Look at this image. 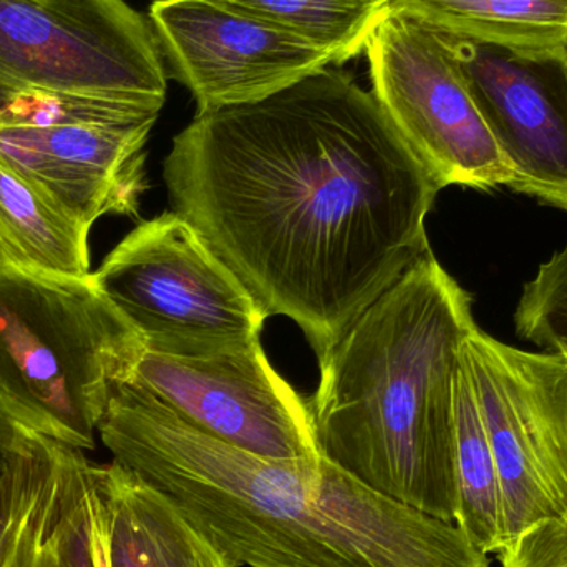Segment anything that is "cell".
<instances>
[{
    "instance_id": "cell-1",
    "label": "cell",
    "mask_w": 567,
    "mask_h": 567,
    "mask_svg": "<svg viewBox=\"0 0 567 567\" xmlns=\"http://www.w3.org/2000/svg\"><path fill=\"white\" fill-rule=\"evenodd\" d=\"M163 178L173 212L319 362L432 251L425 221L442 192L333 63L261 102L196 113Z\"/></svg>"
},
{
    "instance_id": "cell-21",
    "label": "cell",
    "mask_w": 567,
    "mask_h": 567,
    "mask_svg": "<svg viewBox=\"0 0 567 567\" xmlns=\"http://www.w3.org/2000/svg\"><path fill=\"white\" fill-rule=\"evenodd\" d=\"M555 352H565L567 355V343H565V346L559 347V349H556Z\"/></svg>"
},
{
    "instance_id": "cell-16",
    "label": "cell",
    "mask_w": 567,
    "mask_h": 567,
    "mask_svg": "<svg viewBox=\"0 0 567 567\" xmlns=\"http://www.w3.org/2000/svg\"><path fill=\"white\" fill-rule=\"evenodd\" d=\"M90 229L0 162V265L86 278Z\"/></svg>"
},
{
    "instance_id": "cell-17",
    "label": "cell",
    "mask_w": 567,
    "mask_h": 567,
    "mask_svg": "<svg viewBox=\"0 0 567 567\" xmlns=\"http://www.w3.org/2000/svg\"><path fill=\"white\" fill-rule=\"evenodd\" d=\"M455 525L478 551L496 555L506 545L502 482L465 353L455 382Z\"/></svg>"
},
{
    "instance_id": "cell-10",
    "label": "cell",
    "mask_w": 567,
    "mask_h": 567,
    "mask_svg": "<svg viewBox=\"0 0 567 567\" xmlns=\"http://www.w3.org/2000/svg\"><path fill=\"white\" fill-rule=\"evenodd\" d=\"M128 385L199 432L265 458H320L310 403L276 372L261 339L205 353L143 352Z\"/></svg>"
},
{
    "instance_id": "cell-4",
    "label": "cell",
    "mask_w": 567,
    "mask_h": 567,
    "mask_svg": "<svg viewBox=\"0 0 567 567\" xmlns=\"http://www.w3.org/2000/svg\"><path fill=\"white\" fill-rule=\"evenodd\" d=\"M146 346L86 278L0 265V416L79 450Z\"/></svg>"
},
{
    "instance_id": "cell-20",
    "label": "cell",
    "mask_w": 567,
    "mask_h": 567,
    "mask_svg": "<svg viewBox=\"0 0 567 567\" xmlns=\"http://www.w3.org/2000/svg\"><path fill=\"white\" fill-rule=\"evenodd\" d=\"M496 558L502 567H567V509L509 539Z\"/></svg>"
},
{
    "instance_id": "cell-3",
    "label": "cell",
    "mask_w": 567,
    "mask_h": 567,
    "mask_svg": "<svg viewBox=\"0 0 567 567\" xmlns=\"http://www.w3.org/2000/svg\"><path fill=\"white\" fill-rule=\"evenodd\" d=\"M473 297L433 252L320 360L310 400L320 455L380 495L455 523V382Z\"/></svg>"
},
{
    "instance_id": "cell-5",
    "label": "cell",
    "mask_w": 567,
    "mask_h": 567,
    "mask_svg": "<svg viewBox=\"0 0 567 567\" xmlns=\"http://www.w3.org/2000/svg\"><path fill=\"white\" fill-rule=\"evenodd\" d=\"M69 99L162 112L165 59L150 20L125 0H0V120Z\"/></svg>"
},
{
    "instance_id": "cell-15",
    "label": "cell",
    "mask_w": 567,
    "mask_h": 567,
    "mask_svg": "<svg viewBox=\"0 0 567 567\" xmlns=\"http://www.w3.org/2000/svg\"><path fill=\"white\" fill-rule=\"evenodd\" d=\"M423 25L528 59H567V0H386Z\"/></svg>"
},
{
    "instance_id": "cell-19",
    "label": "cell",
    "mask_w": 567,
    "mask_h": 567,
    "mask_svg": "<svg viewBox=\"0 0 567 567\" xmlns=\"http://www.w3.org/2000/svg\"><path fill=\"white\" fill-rule=\"evenodd\" d=\"M515 329L519 339L546 352L567 343V246L523 287Z\"/></svg>"
},
{
    "instance_id": "cell-2",
    "label": "cell",
    "mask_w": 567,
    "mask_h": 567,
    "mask_svg": "<svg viewBox=\"0 0 567 567\" xmlns=\"http://www.w3.org/2000/svg\"><path fill=\"white\" fill-rule=\"evenodd\" d=\"M99 436L235 567H489L455 523L373 492L323 456L236 449L128 383Z\"/></svg>"
},
{
    "instance_id": "cell-14",
    "label": "cell",
    "mask_w": 567,
    "mask_h": 567,
    "mask_svg": "<svg viewBox=\"0 0 567 567\" xmlns=\"http://www.w3.org/2000/svg\"><path fill=\"white\" fill-rule=\"evenodd\" d=\"M105 567H235L169 496L113 460L96 468Z\"/></svg>"
},
{
    "instance_id": "cell-12",
    "label": "cell",
    "mask_w": 567,
    "mask_h": 567,
    "mask_svg": "<svg viewBox=\"0 0 567 567\" xmlns=\"http://www.w3.org/2000/svg\"><path fill=\"white\" fill-rule=\"evenodd\" d=\"M96 468L0 416V567H100Z\"/></svg>"
},
{
    "instance_id": "cell-22",
    "label": "cell",
    "mask_w": 567,
    "mask_h": 567,
    "mask_svg": "<svg viewBox=\"0 0 567 567\" xmlns=\"http://www.w3.org/2000/svg\"><path fill=\"white\" fill-rule=\"evenodd\" d=\"M43 2H50V0H43Z\"/></svg>"
},
{
    "instance_id": "cell-8",
    "label": "cell",
    "mask_w": 567,
    "mask_h": 567,
    "mask_svg": "<svg viewBox=\"0 0 567 567\" xmlns=\"http://www.w3.org/2000/svg\"><path fill=\"white\" fill-rule=\"evenodd\" d=\"M159 110L109 100H35L0 120V162L92 228L136 216Z\"/></svg>"
},
{
    "instance_id": "cell-13",
    "label": "cell",
    "mask_w": 567,
    "mask_h": 567,
    "mask_svg": "<svg viewBox=\"0 0 567 567\" xmlns=\"http://www.w3.org/2000/svg\"><path fill=\"white\" fill-rule=\"evenodd\" d=\"M440 35L515 172L509 189L567 213V59Z\"/></svg>"
},
{
    "instance_id": "cell-7",
    "label": "cell",
    "mask_w": 567,
    "mask_h": 567,
    "mask_svg": "<svg viewBox=\"0 0 567 567\" xmlns=\"http://www.w3.org/2000/svg\"><path fill=\"white\" fill-rule=\"evenodd\" d=\"M363 52L370 92L440 188L513 185L515 172L439 32L386 9Z\"/></svg>"
},
{
    "instance_id": "cell-9",
    "label": "cell",
    "mask_w": 567,
    "mask_h": 567,
    "mask_svg": "<svg viewBox=\"0 0 567 567\" xmlns=\"http://www.w3.org/2000/svg\"><path fill=\"white\" fill-rule=\"evenodd\" d=\"M466 365L498 466L506 543L567 509V355L466 337Z\"/></svg>"
},
{
    "instance_id": "cell-6",
    "label": "cell",
    "mask_w": 567,
    "mask_h": 567,
    "mask_svg": "<svg viewBox=\"0 0 567 567\" xmlns=\"http://www.w3.org/2000/svg\"><path fill=\"white\" fill-rule=\"evenodd\" d=\"M146 350L205 355L261 339L265 310L178 213L136 226L92 272Z\"/></svg>"
},
{
    "instance_id": "cell-11",
    "label": "cell",
    "mask_w": 567,
    "mask_h": 567,
    "mask_svg": "<svg viewBox=\"0 0 567 567\" xmlns=\"http://www.w3.org/2000/svg\"><path fill=\"white\" fill-rule=\"evenodd\" d=\"M148 20L198 112L261 102L332 65L317 47L215 0H156Z\"/></svg>"
},
{
    "instance_id": "cell-18",
    "label": "cell",
    "mask_w": 567,
    "mask_h": 567,
    "mask_svg": "<svg viewBox=\"0 0 567 567\" xmlns=\"http://www.w3.org/2000/svg\"><path fill=\"white\" fill-rule=\"evenodd\" d=\"M303 40L342 65L365 50L386 0H215Z\"/></svg>"
}]
</instances>
